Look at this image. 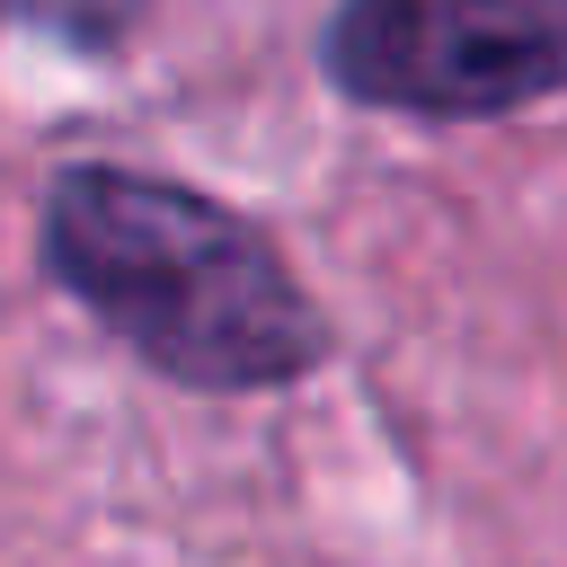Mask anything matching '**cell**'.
<instances>
[{
    "instance_id": "1",
    "label": "cell",
    "mask_w": 567,
    "mask_h": 567,
    "mask_svg": "<svg viewBox=\"0 0 567 567\" xmlns=\"http://www.w3.org/2000/svg\"><path fill=\"white\" fill-rule=\"evenodd\" d=\"M44 266L115 346H133L177 390L248 399L319 372L328 354V319L275 257V239L177 177L142 168L53 177Z\"/></svg>"
},
{
    "instance_id": "2",
    "label": "cell",
    "mask_w": 567,
    "mask_h": 567,
    "mask_svg": "<svg viewBox=\"0 0 567 567\" xmlns=\"http://www.w3.org/2000/svg\"><path fill=\"white\" fill-rule=\"evenodd\" d=\"M328 80L381 115L496 124L567 89V0H346Z\"/></svg>"
},
{
    "instance_id": "3",
    "label": "cell",
    "mask_w": 567,
    "mask_h": 567,
    "mask_svg": "<svg viewBox=\"0 0 567 567\" xmlns=\"http://www.w3.org/2000/svg\"><path fill=\"white\" fill-rule=\"evenodd\" d=\"M0 9H18V18L53 27V35H80V44H106V35H124L142 18V0H0Z\"/></svg>"
}]
</instances>
